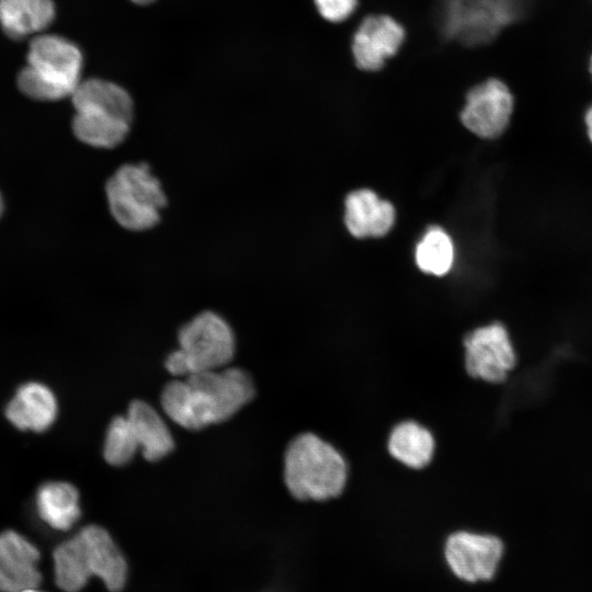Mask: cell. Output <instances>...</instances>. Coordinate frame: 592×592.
I'll return each mask as SVG.
<instances>
[{
	"instance_id": "6da1fadb",
	"label": "cell",
	"mask_w": 592,
	"mask_h": 592,
	"mask_svg": "<svg viewBox=\"0 0 592 592\" xmlns=\"http://www.w3.org/2000/svg\"><path fill=\"white\" fill-rule=\"evenodd\" d=\"M250 375L238 367L192 374L166 385L161 406L178 425L200 430L231 418L254 396Z\"/></svg>"
},
{
	"instance_id": "7a4b0ae2",
	"label": "cell",
	"mask_w": 592,
	"mask_h": 592,
	"mask_svg": "<svg viewBox=\"0 0 592 592\" xmlns=\"http://www.w3.org/2000/svg\"><path fill=\"white\" fill-rule=\"evenodd\" d=\"M71 101L72 130L80 141L98 149H112L126 139L134 103L125 89L110 81L89 79L80 81Z\"/></svg>"
},
{
	"instance_id": "3957f363",
	"label": "cell",
	"mask_w": 592,
	"mask_h": 592,
	"mask_svg": "<svg viewBox=\"0 0 592 592\" xmlns=\"http://www.w3.org/2000/svg\"><path fill=\"white\" fill-rule=\"evenodd\" d=\"M284 482L299 501L338 498L348 482V464L329 442L311 432L295 436L284 455Z\"/></svg>"
},
{
	"instance_id": "277c9868",
	"label": "cell",
	"mask_w": 592,
	"mask_h": 592,
	"mask_svg": "<svg viewBox=\"0 0 592 592\" xmlns=\"http://www.w3.org/2000/svg\"><path fill=\"white\" fill-rule=\"evenodd\" d=\"M81 68L82 55L73 43L58 35L38 34L29 44L18 87L35 100H60L71 96L80 83Z\"/></svg>"
},
{
	"instance_id": "5b68a950",
	"label": "cell",
	"mask_w": 592,
	"mask_h": 592,
	"mask_svg": "<svg viewBox=\"0 0 592 592\" xmlns=\"http://www.w3.org/2000/svg\"><path fill=\"white\" fill-rule=\"evenodd\" d=\"M105 196L113 219L130 231L153 228L167 205L162 184L145 162L117 168L105 183Z\"/></svg>"
},
{
	"instance_id": "8992f818",
	"label": "cell",
	"mask_w": 592,
	"mask_h": 592,
	"mask_svg": "<svg viewBox=\"0 0 592 592\" xmlns=\"http://www.w3.org/2000/svg\"><path fill=\"white\" fill-rule=\"evenodd\" d=\"M178 340L179 349L166 360V368L174 376L223 368L234 357L232 329L214 311L196 315L180 329Z\"/></svg>"
},
{
	"instance_id": "52a82bcc",
	"label": "cell",
	"mask_w": 592,
	"mask_h": 592,
	"mask_svg": "<svg viewBox=\"0 0 592 592\" xmlns=\"http://www.w3.org/2000/svg\"><path fill=\"white\" fill-rule=\"evenodd\" d=\"M527 0H449L445 27L468 45L490 42L506 24L520 18Z\"/></svg>"
},
{
	"instance_id": "ba28073f",
	"label": "cell",
	"mask_w": 592,
	"mask_h": 592,
	"mask_svg": "<svg viewBox=\"0 0 592 592\" xmlns=\"http://www.w3.org/2000/svg\"><path fill=\"white\" fill-rule=\"evenodd\" d=\"M464 365L467 374L489 384L504 382L517 356L506 328L500 322L478 327L464 338Z\"/></svg>"
},
{
	"instance_id": "9c48e42d",
	"label": "cell",
	"mask_w": 592,
	"mask_h": 592,
	"mask_svg": "<svg viewBox=\"0 0 592 592\" xmlns=\"http://www.w3.org/2000/svg\"><path fill=\"white\" fill-rule=\"evenodd\" d=\"M503 549L502 540L494 535L458 531L447 537L444 554L459 579L477 582L494 576Z\"/></svg>"
},
{
	"instance_id": "30bf717a",
	"label": "cell",
	"mask_w": 592,
	"mask_h": 592,
	"mask_svg": "<svg viewBox=\"0 0 592 592\" xmlns=\"http://www.w3.org/2000/svg\"><path fill=\"white\" fill-rule=\"evenodd\" d=\"M512 111L509 88L498 79H489L468 92L460 119L478 137L493 139L505 130Z\"/></svg>"
},
{
	"instance_id": "8fae6325",
	"label": "cell",
	"mask_w": 592,
	"mask_h": 592,
	"mask_svg": "<svg viewBox=\"0 0 592 592\" xmlns=\"http://www.w3.org/2000/svg\"><path fill=\"white\" fill-rule=\"evenodd\" d=\"M405 38L403 27L388 15L367 16L354 34L352 52L363 70H378L395 55Z\"/></svg>"
},
{
	"instance_id": "7c38bea8",
	"label": "cell",
	"mask_w": 592,
	"mask_h": 592,
	"mask_svg": "<svg viewBox=\"0 0 592 592\" xmlns=\"http://www.w3.org/2000/svg\"><path fill=\"white\" fill-rule=\"evenodd\" d=\"M38 549L20 533H0V591L20 592L41 582Z\"/></svg>"
},
{
	"instance_id": "4fadbf2b",
	"label": "cell",
	"mask_w": 592,
	"mask_h": 592,
	"mask_svg": "<svg viewBox=\"0 0 592 592\" xmlns=\"http://www.w3.org/2000/svg\"><path fill=\"white\" fill-rule=\"evenodd\" d=\"M77 534L91 576L101 579L109 591H121L127 579V563L110 533L101 526L88 525Z\"/></svg>"
},
{
	"instance_id": "5bb4252c",
	"label": "cell",
	"mask_w": 592,
	"mask_h": 592,
	"mask_svg": "<svg viewBox=\"0 0 592 592\" xmlns=\"http://www.w3.org/2000/svg\"><path fill=\"white\" fill-rule=\"evenodd\" d=\"M4 412L9 422L19 430L44 432L55 422L58 403L48 386L29 382L16 389Z\"/></svg>"
},
{
	"instance_id": "9a60e30c",
	"label": "cell",
	"mask_w": 592,
	"mask_h": 592,
	"mask_svg": "<svg viewBox=\"0 0 592 592\" xmlns=\"http://www.w3.org/2000/svg\"><path fill=\"white\" fill-rule=\"evenodd\" d=\"M344 221L356 238L385 236L395 223V208L371 190L351 192L345 200Z\"/></svg>"
},
{
	"instance_id": "2e32d148",
	"label": "cell",
	"mask_w": 592,
	"mask_h": 592,
	"mask_svg": "<svg viewBox=\"0 0 592 592\" xmlns=\"http://www.w3.org/2000/svg\"><path fill=\"white\" fill-rule=\"evenodd\" d=\"M126 417L143 456L156 462L167 456L174 447L172 434L160 414L147 402H130Z\"/></svg>"
},
{
	"instance_id": "e0dca14e",
	"label": "cell",
	"mask_w": 592,
	"mask_h": 592,
	"mask_svg": "<svg viewBox=\"0 0 592 592\" xmlns=\"http://www.w3.org/2000/svg\"><path fill=\"white\" fill-rule=\"evenodd\" d=\"M389 455L407 468H425L435 453V439L424 425L413 420L397 423L387 440Z\"/></svg>"
},
{
	"instance_id": "ac0fdd59",
	"label": "cell",
	"mask_w": 592,
	"mask_h": 592,
	"mask_svg": "<svg viewBox=\"0 0 592 592\" xmlns=\"http://www.w3.org/2000/svg\"><path fill=\"white\" fill-rule=\"evenodd\" d=\"M54 19L53 0H0V25L13 39L38 35Z\"/></svg>"
},
{
	"instance_id": "d6986e66",
	"label": "cell",
	"mask_w": 592,
	"mask_h": 592,
	"mask_svg": "<svg viewBox=\"0 0 592 592\" xmlns=\"http://www.w3.org/2000/svg\"><path fill=\"white\" fill-rule=\"evenodd\" d=\"M35 503L39 517L58 531L71 528L81 515L79 492L66 481L43 483L36 492Z\"/></svg>"
},
{
	"instance_id": "ffe728a7",
	"label": "cell",
	"mask_w": 592,
	"mask_h": 592,
	"mask_svg": "<svg viewBox=\"0 0 592 592\" xmlns=\"http://www.w3.org/2000/svg\"><path fill=\"white\" fill-rule=\"evenodd\" d=\"M53 560L55 582L65 592H79L92 577L78 534L55 548Z\"/></svg>"
},
{
	"instance_id": "44dd1931",
	"label": "cell",
	"mask_w": 592,
	"mask_h": 592,
	"mask_svg": "<svg viewBox=\"0 0 592 592\" xmlns=\"http://www.w3.org/2000/svg\"><path fill=\"white\" fill-rule=\"evenodd\" d=\"M454 261V246L451 237L440 227H431L415 248L418 267L428 274H446Z\"/></svg>"
},
{
	"instance_id": "7402d4cb",
	"label": "cell",
	"mask_w": 592,
	"mask_h": 592,
	"mask_svg": "<svg viewBox=\"0 0 592 592\" xmlns=\"http://www.w3.org/2000/svg\"><path fill=\"white\" fill-rule=\"evenodd\" d=\"M130 423L125 415H117L109 424L106 430L103 456L113 466L127 464L138 451Z\"/></svg>"
},
{
	"instance_id": "603a6c76",
	"label": "cell",
	"mask_w": 592,
	"mask_h": 592,
	"mask_svg": "<svg viewBox=\"0 0 592 592\" xmlns=\"http://www.w3.org/2000/svg\"><path fill=\"white\" fill-rule=\"evenodd\" d=\"M320 14L332 22L346 19L355 9L356 0H315Z\"/></svg>"
},
{
	"instance_id": "cb8c5ba5",
	"label": "cell",
	"mask_w": 592,
	"mask_h": 592,
	"mask_svg": "<svg viewBox=\"0 0 592 592\" xmlns=\"http://www.w3.org/2000/svg\"><path fill=\"white\" fill-rule=\"evenodd\" d=\"M584 121L587 125V133H588L589 139L592 143V105L585 112Z\"/></svg>"
},
{
	"instance_id": "d4e9b609",
	"label": "cell",
	"mask_w": 592,
	"mask_h": 592,
	"mask_svg": "<svg viewBox=\"0 0 592 592\" xmlns=\"http://www.w3.org/2000/svg\"><path fill=\"white\" fill-rule=\"evenodd\" d=\"M133 2L137 3V4H148L155 0H132Z\"/></svg>"
},
{
	"instance_id": "484cf974",
	"label": "cell",
	"mask_w": 592,
	"mask_h": 592,
	"mask_svg": "<svg viewBox=\"0 0 592 592\" xmlns=\"http://www.w3.org/2000/svg\"><path fill=\"white\" fill-rule=\"evenodd\" d=\"M20 592H42V591L37 590L36 588H30V589H25V590L20 591Z\"/></svg>"
},
{
	"instance_id": "4316f807",
	"label": "cell",
	"mask_w": 592,
	"mask_h": 592,
	"mask_svg": "<svg viewBox=\"0 0 592 592\" xmlns=\"http://www.w3.org/2000/svg\"><path fill=\"white\" fill-rule=\"evenodd\" d=\"M2 210H3V203H2L1 195H0V216L2 214Z\"/></svg>"
},
{
	"instance_id": "83f0119b",
	"label": "cell",
	"mask_w": 592,
	"mask_h": 592,
	"mask_svg": "<svg viewBox=\"0 0 592 592\" xmlns=\"http://www.w3.org/2000/svg\"><path fill=\"white\" fill-rule=\"evenodd\" d=\"M590 71H591V75H592V56H591V59H590Z\"/></svg>"
}]
</instances>
